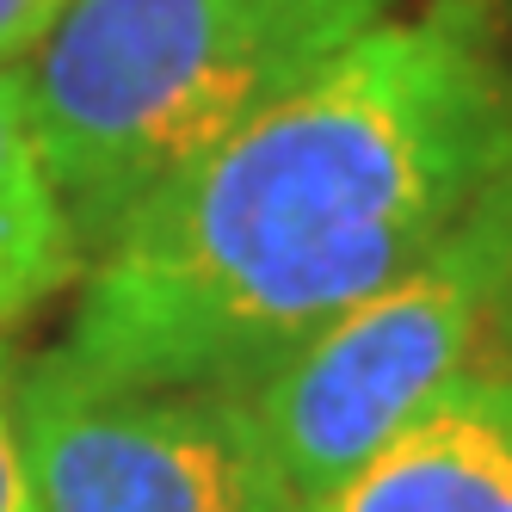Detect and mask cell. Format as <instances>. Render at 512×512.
Returning a JSON list of instances; mask_svg holds the SVG:
<instances>
[{
    "instance_id": "8",
    "label": "cell",
    "mask_w": 512,
    "mask_h": 512,
    "mask_svg": "<svg viewBox=\"0 0 512 512\" xmlns=\"http://www.w3.org/2000/svg\"><path fill=\"white\" fill-rule=\"evenodd\" d=\"M62 13L68 0H0V68H25Z\"/></svg>"
},
{
    "instance_id": "5",
    "label": "cell",
    "mask_w": 512,
    "mask_h": 512,
    "mask_svg": "<svg viewBox=\"0 0 512 512\" xmlns=\"http://www.w3.org/2000/svg\"><path fill=\"white\" fill-rule=\"evenodd\" d=\"M494 346L371 463L297 512H512V309Z\"/></svg>"
},
{
    "instance_id": "6",
    "label": "cell",
    "mask_w": 512,
    "mask_h": 512,
    "mask_svg": "<svg viewBox=\"0 0 512 512\" xmlns=\"http://www.w3.org/2000/svg\"><path fill=\"white\" fill-rule=\"evenodd\" d=\"M87 247L62 210L38 124H31L25 75L0 68V334L25 321L44 297L81 278Z\"/></svg>"
},
{
    "instance_id": "2",
    "label": "cell",
    "mask_w": 512,
    "mask_h": 512,
    "mask_svg": "<svg viewBox=\"0 0 512 512\" xmlns=\"http://www.w3.org/2000/svg\"><path fill=\"white\" fill-rule=\"evenodd\" d=\"M383 19L389 0H68L19 75L81 247Z\"/></svg>"
},
{
    "instance_id": "7",
    "label": "cell",
    "mask_w": 512,
    "mask_h": 512,
    "mask_svg": "<svg viewBox=\"0 0 512 512\" xmlns=\"http://www.w3.org/2000/svg\"><path fill=\"white\" fill-rule=\"evenodd\" d=\"M0 512H38L19 451V426H13V352L0 346Z\"/></svg>"
},
{
    "instance_id": "3",
    "label": "cell",
    "mask_w": 512,
    "mask_h": 512,
    "mask_svg": "<svg viewBox=\"0 0 512 512\" xmlns=\"http://www.w3.org/2000/svg\"><path fill=\"white\" fill-rule=\"evenodd\" d=\"M512 309V173L438 241L340 321H327L241 401L290 500H321L432 408Z\"/></svg>"
},
{
    "instance_id": "1",
    "label": "cell",
    "mask_w": 512,
    "mask_h": 512,
    "mask_svg": "<svg viewBox=\"0 0 512 512\" xmlns=\"http://www.w3.org/2000/svg\"><path fill=\"white\" fill-rule=\"evenodd\" d=\"M506 173L512 68L488 13L383 19L124 216L56 352L112 389L247 395Z\"/></svg>"
},
{
    "instance_id": "4",
    "label": "cell",
    "mask_w": 512,
    "mask_h": 512,
    "mask_svg": "<svg viewBox=\"0 0 512 512\" xmlns=\"http://www.w3.org/2000/svg\"><path fill=\"white\" fill-rule=\"evenodd\" d=\"M13 426L38 512H297L241 395L112 389L44 352Z\"/></svg>"
}]
</instances>
